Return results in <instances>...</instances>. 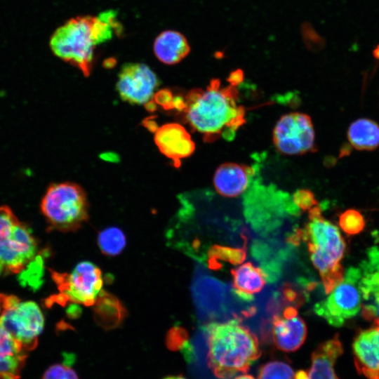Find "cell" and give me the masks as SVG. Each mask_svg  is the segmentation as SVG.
<instances>
[{
    "label": "cell",
    "mask_w": 379,
    "mask_h": 379,
    "mask_svg": "<svg viewBox=\"0 0 379 379\" xmlns=\"http://www.w3.org/2000/svg\"><path fill=\"white\" fill-rule=\"evenodd\" d=\"M230 82L222 86L219 79H212L205 88L192 89L183 99L185 121L206 142L220 138L232 140L246 122L244 108L238 102L237 83Z\"/></svg>",
    "instance_id": "1"
},
{
    "label": "cell",
    "mask_w": 379,
    "mask_h": 379,
    "mask_svg": "<svg viewBox=\"0 0 379 379\" xmlns=\"http://www.w3.org/2000/svg\"><path fill=\"white\" fill-rule=\"evenodd\" d=\"M207 343V364L219 379L245 373L260 357L257 336L238 319L211 321L201 328Z\"/></svg>",
    "instance_id": "2"
},
{
    "label": "cell",
    "mask_w": 379,
    "mask_h": 379,
    "mask_svg": "<svg viewBox=\"0 0 379 379\" xmlns=\"http://www.w3.org/2000/svg\"><path fill=\"white\" fill-rule=\"evenodd\" d=\"M114 34H117V23L106 12L97 16H78L53 32L50 47L57 57L88 77L92 69L94 48L112 39Z\"/></svg>",
    "instance_id": "3"
},
{
    "label": "cell",
    "mask_w": 379,
    "mask_h": 379,
    "mask_svg": "<svg viewBox=\"0 0 379 379\" xmlns=\"http://www.w3.org/2000/svg\"><path fill=\"white\" fill-rule=\"evenodd\" d=\"M309 222L301 230L310 260L320 274L326 294H328L343 278L340 261L345 243L338 228L321 215L319 206L309 210Z\"/></svg>",
    "instance_id": "4"
},
{
    "label": "cell",
    "mask_w": 379,
    "mask_h": 379,
    "mask_svg": "<svg viewBox=\"0 0 379 379\" xmlns=\"http://www.w3.org/2000/svg\"><path fill=\"white\" fill-rule=\"evenodd\" d=\"M41 210L52 229L75 231L88 218V203L78 185L64 182L51 185L41 203Z\"/></svg>",
    "instance_id": "5"
},
{
    "label": "cell",
    "mask_w": 379,
    "mask_h": 379,
    "mask_svg": "<svg viewBox=\"0 0 379 379\" xmlns=\"http://www.w3.org/2000/svg\"><path fill=\"white\" fill-rule=\"evenodd\" d=\"M0 326L29 352L37 345L44 317L36 302L0 293Z\"/></svg>",
    "instance_id": "6"
},
{
    "label": "cell",
    "mask_w": 379,
    "mask_h": 379,
    "mask_svg": "<svg viewBox=\"0 0 379 379\" xmlns=\"http://www.w3.org/2000/svg\"><path fill=\"white\" fill-rule=\"evenodd\" d=\"M36 249L28 227L10 208L0 206V260L4 269L15 274L21 272L34 258Z\"/></svg>",
    "instance_id": "7"
},
{
    "label": "cell",
    "mask_w": 379,
    "mask_h": 379,
    "mask_svg": "<svg viewBox=\"0 0 379 379\" xmlns=\"http://www.w3.org/2000/svg\"><path fill=\"white\" fill-rule=\"evenodd\" d=\"M360 279L359 268L347 269L328 296L314 305V312L335 327L343 326L347 319L356 316L361 307Z\"/></svg>",
    "instance_id": "8"
},
{
    "label": "cell",
    "mask_w": 379,
    "mask_h": 379,
    "mask_svg": "<svg viewBox=\"0 0 379 379\" xmlns=\"http://www.w3.org/2000/svg\"><path fill=\"white\" fill-rule=\"evenodd\" d=\"M53 279L60 291V302L70 301L93 305L102 291L103 280L100 268L90 261L78 263L70 273L53 272Z\"/></svg>",
    "instance_id": "9"
},
{
    "label": "cell",
    "mask_w": 379,
    "mask_h": 379,
    "mask_svg": "<svg viewBox=\"0 0 379 379\" xmlns=\"http://www.w3.org/2000/svg\"><path fill=\"white\" fill-rule=\"evenodd\" d=\"M277 149L286 155H298L314 150L315 133L311 118L301 112L281 117L273 130Z\"/></svg>",
    "instance_id": "10"
},
{
    "label": "cell",
    "mask_w": 379,
    "mask_h": 379,
    "mask_svg": "<svg viewBox=\"0 0 379 379\" xmlns=\"http://www.w3.org/2000/svg\"><path fill=\"white\" fill-rule=\"evenodd\" d=\"M159 84V79L147 65L129 62L119 71L117 90L124 101L140 105L149 102Z\"/></svg>",
    "instance_id": "11"
},
{
    "label": "cell",
    "mask_w": 379,
    "mask_h": 379,
    "mask_svg": "<svg viewBox=\"0 0 379 379\" xmlns=\"http://www.w3.org/2000/svg\"><path fill=\"white\" fill-rule=\"evenodd\" d=\"M271 331L276 347L286 352L298 350L307 336L306 324L293 306L285 308L281 314L273 317Z\"/></svg>",
    "instance_id": "12"
},
{
    "label": "cell",
    "mask_w": 379,
    "mask_h": 379,
    "mask_svg": "<svg viewBox=\"0 0 379 379\" xmlns=\"http://www.w3.org/2000/svg\"><path fill=\"white\" fill-rule=\"evenodd\" d=\"M359 268L362 316L366 320L379 323V248L372 247L367 260Z\"/></svg>",
    "instance_id": "13"
},
{
    "label": "cell",
    "mask_w": 379,
    "mask_h": 379,
    "mask_svg": "<svg viewBox=\"0 0 379 379\" xmlns=\"http://www.w3.org/2000/svg\"><path fill=\"white\" fill-rule=\"evenodd\" d=\"M354 362L359 374L379 379V323L359 331L353 342Z\"/></svg>",
    "instance_id": "14"
},
{
    "label": "cell",
    "mask_w": 379,
    "mask_h": 379,
    "mask_svg": "<svg viewBox=\"0 0 379 379\" xmlns=\"http://www.w3.org/2000/svg\"><path fill=\"white\" fill-rule=\"evenodd\" d=\"M154 142L159 151L171 159L175 167H179L180 160L190 157L195 149L190 133L176 123L166 124L157 128Z\"/></svg>",
    "instance_id": "15"
},
{
    "label": "cell",
    "mask_w": 379,
    "mask_h": 379,
    "mask_svg": "<svg viewBox=\"0 0 379 379\" xmlns=\"http://www.w3.org/2000/svg\"><path fill=\"white\" fill-rule=\"evenodd\" d=\"M342 354L343 345L336 334L317 347L311 356L310 369L298 371L294 379H338L334 365Z\"/></svg>",
    "instance_id": "16"
},
{
    "label": "cell",
    "mask_w": 379,
    "mask_h": 379,
    "mask_svg": "<svg viewBox=\"0 0 379 379\" xmlns=\"http://www.w3.org/2000/svg\"><path fill=\"white\" fill-rule=\"evenodd\" d=\"M253 171L251 167L244 164L224 163L215 171L214 187L223 197H237L246 190Z\"/></svg>",
    "instance_id": "17"
},
{
    "label": "cell",
    "mask_w": 379,
    "mask_h": 379,
    "mask_svg": "<svg viewBox=\"0 0 379 379\" xmlns=\"http://www.w3.org/2000/svg\"><path fill=\"white\" fill-rule=\"evenodd\" d=\"M230 273L232 277V293L245 302H252L254 294L260 292L268 281L262 269L253 265L251 262L232 269Z\"/></svg>",
    "instance_id": "18"
},
{
    "label": "cell",
    "mask_w": 379,
    "mask_h": 379,
    "mask_svg": "<svg viewBox=\"0 0 379 379\" xmlns=\"http://www.w3.org/2000/svg\"><path fill=\"white\" fill-rule=\"evenodd\" d=\"M27 352L0 326V379H18L25 366Z\"/></svg>",
    "instance_id": "19"
},
{
    "label": "cell",
    "mask_w": 379,
    "mask_h": 379,
    "mask_svg": "<svg viewBox=\"0 0 379 379\" xmlns=\"http://www.w3.org/2000/svg\"><path fill=\"white\" fill-rule=\"evenodd\" d=\"M153 50L159 61L174 65L188 55L190 48L183 34L174 30H166L155 39Z\"/></svg>",
    "instance_id": "20"
},
{
    "label": "cell",
    "mask_w": 379,
    "mask_h": 379,
    "mask_svg": "<svg viewBox=\"0 0 379 379\" xmlns=\"http://www.w3.org/2000/svg\"><path fill=\"white\" fill-rule=\"evenodd\" d=\"M93 314L99 326L110 330L122 324L126 311L115 296L102 290L94 303Z\"/></svg>",
    "instance_id": "21"
},
{
    "label": "cell",
    "mask_w": 379,
    "mask_h": 379,
    "mask_svg": "<svg viewBox=\"0 0 379 379\" xmlns=\"http://www.w3.org/2000/svg\"><path fill=\"white\" fill-rule=\"evenodd\" d=\"M348 140L358 150H373L379 146V125L368 119H359L349 127Z\"/></svg>",
    "instance_id": "22"
},
{
    "label": "cell",
    "mask_w": 379,
    "mask_h": 379,
    "mask_svg": "<svg viewBox=\"0 0 379 379\" xmlns=\"http://www.w3.org/2000/svg\"><path fill=\"white\" fill-rule=\"evenodd\" d=\"M207 256L208 267L212 269L219 267V261L236 265L241 264L246 258V243L243 248L215 244L208 249Z\"/></svg>",
    "instance_id": "23"
},
{
    "label": "cell",
    "mask_w": 379,
    "mask_h": 379,
    "mask_svg": "<svg viewBox=\"0 0 379 379\" xmlns=\"http://www.w3.org/2000/svg\"><path fill=\"white\" fill-rule=\"evenodd\" d=\"M98 245L102 253L108 256H115L124 249L126 238L121 229L109 227L99 233Z\"/></svg>",
    "instance_id": "24"
},
{
    "label": "cell",
    "mask_w": 379,
    "mask_h": 379,
    "mask_svg": "<svg viewBox=\"0 0 379 379\" xmlns=\"http://www.w3.org/2000/svg\"><path fill=\"white\" fill-rule=\"evenodd\" d=\"M167 347L172 350H180L188 362L195 359V352L192 344L188 340L185 329L180 326L173 327L166 336Z\"/></svg>",
    "instance_id": "25"
},
{
    "label": "cell",
    "mask_w": 379,
    "mask_h": 379,
    "mask_svg": "<svg viewBox=\"0 0 379 379\" xmlns=\"http://www.w3.org/2000/svg\"><path fill=\"white\" fill-rule=\"evenodd\" d=\"M294 377L295 372L288 364L275 360L260 368L258 379H294Z\"/></svg>",
    "instance_id": "26"
},
{
    "label": "cell",
    "mask_w": 379,
    "mask_h": 379,
    "mask_svg": "<svg viewBox=\"0 0 379 379\" xmlns=\"http://www.w3.org/2000/svg\"><path fill=\"white\" fill-rule=\"evenodd\" d=\"M339 224L346 234L353 235L363 230L365 221L363 215L358 211L349 209L340 215Z\"/></svg>",
    "instance_id": "27"
},
{
    "label": "cell",
    "mask_w": 379,
    "mask_h": 379,
    "mask_svg": "<svg viewBox=\"0 0 379 379\" xmlns=\"http://www.w3.org/2000/svg\"><path fill=\"white\" fill-rule=\"evenodd\" d=\"M56 364L51 366L44 373L42 379H79L75 371L68 364Z\"/></svg>",
    "instance_id": "28"
},
{
    "label": "cell",
    "mask_w": 379,
    "mask_h": 379,
    "mask_svg": "<svg viewBox=\"0 0 379 379\" xmlns=\"http://www.w3.org/2000/svg\"><path fill=\"white\" fill-rule=\"evenodd\" d=\"M292 201L299 210L307 211L317 205L314 194L307 190H299L293 197Z\"/></svg>",
    "instance_id": "29"
},
{
    "label": "cell",
    "mask_w": 379,
    "mask_h": 379,
    "mask_svg": "<svg viewBox=\"0 0 379 379\" xmlns=\"http://www.w3.org/2000/svg\"><path fill=\"white\" fill-rule=\"evenodd\" d=\"M233 379H255V378H254V377H253L251 375L244 374V375H238V376L234 378Z\"/></svg>",
    "instance_id": "30"
},
{
    "label": "cell",
    "mask_w": 379,
    "mask_h": 379,
    "mask_svg": "<svg viewBox=\"0 0 379 379\" xmlns=\"http://www.w3.org/2000/svg\"><path fill=\"white\" fill-rule=\"evenodd\" d=\"M163 379H187L182 375H173V376H168Z\"/></svg>",
    "instance_id": "31"
},
{
    "label": "cell",
    "mask_w": 379,
    "mask_h": 379,
    "mask_svg": "<svg viewBox=\"0 0 379 379\" xmlns=\"http://www.w3.org/2000/svg\"><path fill=\"white\" fill-rule=\"evenodd\" d=\"M4 269V265L2 264L1 261L0 260V274H1Z\"/></svg>",
    "instance_id": "32"
}]
</instances>
